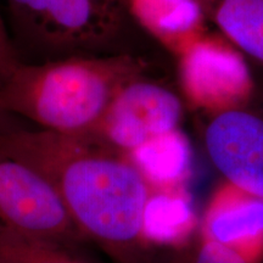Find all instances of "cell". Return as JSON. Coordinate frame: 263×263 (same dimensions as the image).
Masks as SVG:
<instances>
[{
	"label": "cell",
	"instance_id": "obj_1",
	"mask_svg": "<svg viewBox=\"0 0 263 263\" xmlns=\"http://www.w3.org/2000/svg\"><path fill=\"white\" fill-rule=\"evenodd\" d=\"M0 149L52 186L87 241L112 263H155L147 210L155 186L128 155L94 134L0 132Z\"/></svg>",
	"mask_w": 263,
	"mask_h": 263
},
{
	"label": "cell",
	"instance_id": "obj_2",
	"mask_svg": "<svg viewBox=\"0 0 263 263\" xmlns=\"http://www.w3.org/2000/svg\"><path fill=\"white\" fill-rule=\"evenodd\" d=\"M126 58H71L38 66L20 65L0 84L6 110L61 134H90L117 91L136 78Z\"/></svg>",
	"mask_w": 263,
	"mask_h": 263
},
{
	"label": "cell",
	"instance_id": "obj_3",
	"mask_svg": "<svg viewBox=\"0 0 263 263\" xmlns=\"http://www.w3.org/2000/svg\"><path fill=\"white\" fill-rule=\"evenodd\" d=\"M12 42L64 60L97 48L116 25L106 0H2ZM15 44V43H14ZM27 45V47H28Z\"/></svg>",
	"mask_w": 263,
	"mask_h": 263
},
{
	"label": "cell",
	"instance_id": "obj_4",
	"mask_svg": "<svg viewBox=\"0 0 263 263\" xmlns=\"http://www.w3.org/2000/svg\"><path fill=\"white\" fill-rule=\"evenodd\" d=\"M0 226L74 246L87 241L48 180L2 149Z\"/></svg>",
	"mask_w": 263,
	"mask_h": 263
},
{
	"label": "cell",
	"instance_id": "obj_5",
	"mask_svg": "<svg viewBox=\"0 0 263 263\" xmlns=\"http://www.w3.org/2000/svg\"><path fill=\"white\" fill-rule=\"evenodd\" d=\"M179 72L186 98L215 114L244 108L254 89L240 51L218 38L203 35L184 50Z\"/></svg>",
	"mask_w": 263,
	"mask_h": 263
},
{
	"label": "cell",
	"instance_id": "obj_6",
	"mask_svg": "<svg viewBox=\"0 0 263 263\" xmlns=\"http://www.w3.org/2000/svg\"><path fill=\"white\" fill-rule=\"evenodd\" d=\"M182 103L173 91L134 78L117 91L93 133L107 145L129 154L146 141L178 128Z\"/></svg>",
	"mask_w": 263,
	"mask_h": 263
},
{
	"label": "cell",
	"instance_id": "obj_7",
	"mask_svg": "<svg viewBox=\"0 0 263 263\" xmlns=\"http://www.w3.org/2000/svg\"><path fill=\"white\" fill-rule=\"evenodd\" d=\"M205 147L227 183L263 199V117L244 108L215 114Z\"/></svg>",
	"mask_w": 263,
	"mask_h": 263
},
{
	"label": "cell",
	"instance_id": "obj_8",
	"mask_svg": "<svg viewBox=\"0 0 263 263\" xmlns=\"http://www.w3.org/2000/svg\"><path fill=\"white\" fill-rule=\"evenodd\" d=\"M200 229L250 258L252 240L263 248V199L227 183L213 196Z\"/></svg>",
	"mask_w": 263,
	"mask_h": 263
},
{
	"label": "cell",
	"instance_id": "obj_9",
	"mask_svg": "<svg viewBox=\"0 0 263 263\" xmlns=\"http://www.w3.org/2000/svg\"><path fill=\"white\" fill-rule=\"evenodd\" d=\"M136 18L170 50L182 54L205 35V15L196 0H129Z\"/></svg>",
	"mask_w": 263,
	"mask_h": 263
},
{
	"label": "cell",
	"instance_id": "obj_10",
	"mask_svg": "<svg viewBox=\"0 0 263 263\" xmlns=\"http://www.w3.org/2000/svg\"><path fill=\"white\" fill-rule=\"evenodd\" d=\"M239 50L263 65V0H196Z\"/></svg>",
	"mask_w": 263,
	"mask_h": 263
},
{
	"label": "cell",
	"instance_id": "obj_11",
	"mask_svg": "<svg viewBox=\"0 0 263 263\" xmlns=\"http://www.w3.org/2000/svg\"><path fill=\"white\" fill-rule=\"evenodd\" d=\"M126 155L153 186H176L185 178L190 164L189 141L178 128L153 138Z\"/></svg>",
	"mask_w": 263,
	"mask_h": 263
},
{
	"label": "cell",
	"instance_id": "obj_12",
	"mask_svg": "<svg viewBox=\"0 0 263 263\" xmlns=\"http://www.w3.org/2000/svg\"><path fill=\"white\" fill-rule=\"evenodd\" d=\"M0 263H95L80 246L0 226Z\"/></svg>",
	"mask_w": 263,
	"mask_h": 263
},
{
	"label": "cell",
	"instance_id": "obj_13",
	"mask_svg": "<svg viewBox=\"0 0 263 263\" xmlns=\"http://www.w3.org/2000/svg\"><path fill=\"white\" fill-rule=\"evenodd\" d=\"M155 263H254L234 248L196 230L182 241L157 249Z\"/></svg>",
	"mask_w": 263,
	"mask_h": 263
},
{
	"label": "cell",
	"instance_id": "obj_14",
	"mask_svg": "<svg viewBox=\"0 0 263 263\" xmlns=\"http://www.w3.org/2000/svg\"><path fill=\"white\" fill-rule=\"evenodd\" d=\"M20 66L16 47L10 35L4 8L0 0V84Z\"/></svg>",
	"mask_w": 263,
	"mask_h": 263
},
{
	"label": "cell",
	"instance_id": "obj_15",
	"mask_svg": "<svg viewBox=\"0 0 263 263\" xmlns=\"http://www.w3.org/2000/svg\"><path fill=\"white\" fill-rule=\"evenodd\" d=\"M9 111L6 110L4 103H3V99L0 97V132L5 130V124H6V116H8Z\"/></svg>",
	"mask_w": 263,
	"mask_h": 263
}]
</instances>
